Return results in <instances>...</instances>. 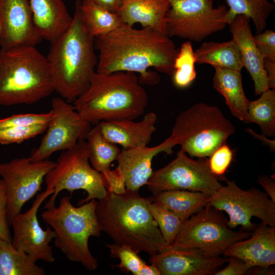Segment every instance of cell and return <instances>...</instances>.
<instances>
[{
  "label": "cell",
  "mask_w": 275,
  "mask_h": 275,
  "mask_svg": "<svg viewBox=\"0 0 275 275\" xmlns=\"http://www.w3.org/2000/svg\"><path fill=\"white\" fill-rule=\"evenodd\" d=\"M170 38L151 28L139 30L122 23L111 33L95 38L99 52L96 71L139 73L142 85H156L160 77L148 68L172 76L174 71L178 49Z\"/></svg>",
  "instance_id": "1"
},
{
  "label": "cell",
  "mask_w": 275,
  "mask_h": 275,
  "mask_svg": "<svg viewBox=\"0 0 275 275\" xmlns=\"http://www.w3.org/2000/svg\"><path fill=\"white\" fill-rule=\"evenodd\" d=\"M149 199L139 191L122 194L107 190L96 202L95 212L101 232L117 244L125 245L138 253L150 256L167 249L166 243L148 207Z\"/></svg>",
  "instance_id": "2"
},
{
  "label": "cell",
  "mask_w": 275,
  "mask_h": 275,
  "mask_svg": "<svg viewBox=\"0 0 275 275\" xmlns=\"http://www.w3.org/2000/svg\"><path fill=\"white\" fill-rule=\"evenodd\" d=\"M81 0H77L72 23L51 43L46 56L54 91L73 102L88 88L98 63L95 38L86 31L81 19Z\"/></svg>",
  "instance_id": "3"
},
{
  "label": "cell",
  "mask_w": 275,
  "mask_h": 275,
  "mask_svg": "<svg viewBox=\"0 0 275 275\" xmlns=\"http://www.w3.org/2000/svg\"><path fill=\"white\" fill-rule=\"evenodd\" d=\"M148 101L147 93L136 74L130 71L101 73L95 71L90 85L73 105L92 123L131 119L142 116Z\"/></svg>",
  "instance_id": "4"
},
{
  "label": "cell",
  "mask_w": 275,
  "mask_h": 275,
  "mask_svg": "<svg viewBox=\"0 0 275 275\" xmlns=\"http://www.w3.org/2000/svg\"><path fill=\"white\" fill-rule=\"evenodd\" d=\"M54 91L46 57L35 46L0 49V105L32 104Z\"/></svg>",
  "instance_id": "5"
},
{
  "label": "cell",
  "mask_w": 275,
  "mask_h": 275,
  "mask_svg": "<svg viewBox=\"0 0 275 275\" xmlns=\"http://www.w3.org/2000/svg\"><path fill=\"white\" fill-rule=\"evenodd\" d=\"M96 202L93 199L75 207L65 196L58 207L47 208L41 214L43 221L54 232V245L69 260L80 263L89 271L96 270L98 266L89 246V238L99 237L101 233L95 212Z\"/></svg>",
  "instance_id": "6"
},
{
  "label": "cell",
  "mask_w": 275,
  "mask_h": 275,
  "mask_svg": "<svg viewBox=\"0 0 275 275\" xmlns=\"http://www.w3.org/2000/svg\"><path fill=\"white\" fill-rule=\"evenodd\" d=\"M235 132L217 106L201 102L178 115L171 135L189 156L200 158L209 157Z\"/></svg>",
  "instance_id": "7"
},
{
  "label": "cell",
  "mask_w": 275,
  "mask_h": 275,
  "mask_svg": "<svg viewBox=\"0 0 275 275\" xmlns=\"http://www.w3.org/2000/svg\"><path fill=\"white\" fill-rule=\"evenodd\" d=\"M223 211L208 205L186 219L170 246L199 250L205 256H223L235 243L249 238L252 232L234 231Z\"/></svg>",
  "instance_id": "8"
},
{
  "label": "cell",
  "mask_w": 275,
  "mask_h": 275,
  "mask_svg": "<svg viewBox=\"0 0 275 275\" xmlns=\"http://www.w3.org/2000/svg\"><path fill=\"white\" fill-rule=\"evenodd\" d=\"M44 180L46 189L53 190L44 209L55 205L57 197L63 190H67L70 195L78 189L86 191L87 196L79 202L81 204L93 199H101L107 193L101 174L90 162L86 140H80L73 148L63 151Z\"/></svg>",
  "instance_id": "9"
},
{
  "label": "cell",
  "mask_w": 275,
  "mask_h": 275,
  "mask_svg": "<svg viewBox=\"0 0 275 275\" xmlns=\"http://www.w3.org/2000/svg\"><path fill=\"white\" fill-rule=\"evenodd\" d=\"M165 18L167 34L190 41L201 42L224 29L227 7H214L213 0H169Z\"/></svg>",
  "instance_id": "10"
},
{
  "label": "cell",
  "mask_w": 275,
  "mask_h": 275,
  "mask_svg": "<svg viewBox=\"0 0 275 275\" xmlns=\"http://www.w3.org/2000/svg\"><path fill=\"white\" fill-rule=\"evenodd\" d=\"M208 205L228 214L227 224L232 229L240 226L243 230L253 232L258 225L252 222L253 217L275 227V202L255 188L243 190L234 181L227 180L211 196Z\"/></svg>",
  "instance_id": "11"
},
{
  "label": "cell",
  "mask_w": 275,
  "mask_h": 275,
  "mask_svg": "<svg viewBox=\"0 0 275 275\" xmlns=\"http://www.w3.org/2000/svg\"><path fill=\"white\" fill-rule=\"evenodd\" d=\"M219 179L210 171L206 158L195 160L180 149L175 159L153 172L146 185L153 195L180 189L211 196L222 186Z\"/></svg>",
  "instance_id": "12"
},
{
  "label": "cell",
  "mask_w": 275,
  "mask_h": 275,
  "mask_svg": "<svg viewBox=\"0 0 275 275\" xmlns=\"http://www.w3.org/2000/svg\"><path fill=\"white\" fill-rule=\"evenodd\" d=\"M51 118L39 146L30 155L33 161L48 159L54 152L73 148L86 140L91 123L85 120L71 104L61 97L52 98Z\"/></svg>",
  "instance_id": "13"
},
{
  "label": "cell",
  "mask_w": 275,
  "mask_h": 275,
  "mask_svg": "<svg viewBox=\"0 0 275 275\" xmlns=\"http://www.w3.org/2000/svg\"><path fill=\"white\" fill-rule=\"evenodd\" d=\"M55 165L56 162L48 159L35 161L30 157L0 163V177L6 190L10 226L24 205L41 190L46 175Z\"/></svg>",
  "instance_id": "14"
},
{
  "label": "cell",
  "mask_w": 275,
  "mask_h": 275,
  "mask_svg": "<svg viewBox=\"0 0 275 275\" xmlns=\"http://www.w3.org/2000/svg\"><path fill=\"white\" fill-rule=\"evenodd\" d=\"M53 190L46 189L38 194L32 207L24 213H19L12 219L11 243L17 250L27 254L34 261L43 260L48 263L55 261L49 243L55 237L54 232L48 227L43 230L37 218L38 210L44 200Z\"/></svg>",
  "instance_id": "15"
},
{
  "label": "cell",
  "mask_w": 275,
  "mask_h": 275,
  "mask_svg": "<svg viewBox=\"0 0 275 275\" xmlns=\"http://www.w3.org/2000/svg\"><path fill=\"white\" fill-rule=\"evenodd\" d=\"M0 46H35L42 39L35 25L29 0H0Z\"/></svg>",
  "instance_id": "16"
},
{
  "label": "cell",
  "mask_w": 275,
  "mask_h": 275,
  "mask_svg": "<svg viewBox=\"0 0 275 275\" xmlns=\"http://www.w3.org/2000/svg\"><path fill=\"white\" fill-rule=\"evenodd\" d=\"M228 260L224 256L209 258L197 249L170 245L149 258L161 275H214Z\"/></svg>",
  "instance_id": "17"
},
{
  "label": "cell",
  "mask_w": 275,
  "mask_h": 275,
  "mask_svg": "<svg viewBox=\"0 0 275 275\" xmlns=\"http://www.w3.org/2000/svg\"><path fill=\"white\" fill-rule=\"evenodd\" d=\"M176 145L175 140L170 135L154 147L146 146L121 150L115 169L123 178L126 190L139 191L146 185L153 172V158L162 152L171 154L172 149Z\"/></svg>",
  "instance_id": "18"
},
{
  "label": "cell",
  "mask_w": 275,
  "mask_h": 275,
  "mask_svg": "<svg viewBox=\"0 0 275 275\" xmlns=\"http://www.w3.org/2000/svg\"><path fill=\"white\" fill-rule=\"evenodd\" d=\"M251 19L244 15H237L229 24L232 40L237 46L243 67L249 73L254 84V93L260 95L269 88L268 78L264 68V58L255 43L251 26Z\"/></svg>",
  "instance_id": "19"
},
{
  "label": "cell",
  "mask_w": 275,
  "mask_h": 275,
  "mask_svg": "<svg viewBox=\"0 0 275 275\" xmlns=\"http://www.w3.org/2000/svg\"><path fill=\"white\" fill-rule=\"evenodd\" d=\"M157 117L153 112L146 113L140 121L122 119L102 121L96 126L108 141L129 149L147 146L156 130Z\"/></svg>",
  "instance_id": "20"
},
{
  "label": "cell",
  "mask_w": 275,
  "mask_h": 275,
  "mask_svg": "<svg viewBox=\"0 0 275 275\" xmlns=\"http://www.w3.org/2000/svg\"><path fill=\"white\" fill-rule=\"evenodd\" d=\"M223 256L239 258L252 267L274 265L275 227L261 223L250 237L234 244Z\"/></svg>",
  "instance_id": "21"
},
{
  "label": "cell",
  "mask_w": 275,
  "mask_h": 275,
  "mask_svg": "<svg viewBox=\"0 0 275 275\" xmlns=\"http://www.w3.org/2000/svg\"><path fill=\"white\" fill-rule=\"evenodd\" d=\"M169 8V0H122L116 13L130 26L140 23L167 35L165 18Z\"/></svg>",
  "instance_id": "22"
},
{
  "label": "cell",
  "mask_w": 275,
  "mask_h": 275,
  "mask_svg": "<svg viewBox=\"0 0 275 275\" xmlns=\"http://www.w3.org/2000/svg\"><path fill=\"white\" fill-rule=\"evenodd\" d=\"M33 19L42 39L52 42L66 31L72 17L62 0H29Z\"/></svg>",
  "instance_id": "23"
},
{
  "label": "cell",
  "mask_w": 275,
  "mask_h": 275,
  "mask_svg": "<svg viewBox=\"0 0 275 275\" xmlns=\"http://www.w3.org/2000/svg\"><path fill=\"white\" fill-rule=\"evenodd\" d=\"M213 78L214 88L225 98L231 114L239 120L249 123L250 101L244 93L241 71L215 67Z\"/></svg>",
  "instance_id": "24"
},
{
  "label": "cell",
  "mask_w": 275,
  "mask_h": 275,
  "mask_svg": "<svg viewBox=\"0 0 275 275\" xmlns=\"http://www.w3.org/2000/svg\"><path fill=\"white\" fill-rule=\"evenodd\" d=\"M211 196L187 190H169L148 198L186 221L209 204Z\"/></svg>",
  "instance_id": "25"
},
{
  "label": "cell",
  "mask_w": 275,
  "mask_h": 275,
  "mask_svg": "<svg viewBox=\"0 0 275 275\" xmlns=\"http://www.w3.org/2000/svg\"><path fill=\"white\" fill-rule=\"evenodd\" d=\"M196 63L207 64L214 68L240 71L243 63L240 51L232 40L204 42L195 51Z\"/></svg>",
  "instance_id": "26"
},
{
  "label": "cell",
  "mask_w": 275,
  "mask_h": 275,
  "mask_svg": "<svg viewBox=\"0 0 275 275\" xmlns=\"http://www.w3.org/2000/svg\"><path fill=\"white\" fill-rule=\"evenodd\" d=\"M86 140L92 167L101 174L103 179L107 178L112 172L111 164L117 160L121 149L106 139L96 125L91 128Z\"/></svg>",
  "instance_id": "27"
},
{
  "label": "cell",
  "mask_w": 275,
  "mask_h": 275,
  "mask_svg": "<svg viewBox=\"0 0 275 275\" xmlns=\"http://www.w3.org/2000/svg\"><path fill=\"white\" fill-rule=\"evenodd\" d=\"M36 262L11 242L0 240V275H44V269Z\"/></svg>",
  "instance_id": "28"
},
{
  "label": "cell",
  "mask_w": 275,
  "mask_h": 275,
  "mask_svg": "<svg viewBox=\"0 0 275 275\" xmlns=\"http://www.w3.org/2000/svg\"><path fill=\"white\" fill-rule=\"evenodd\" d=\"M80 14L86 31L94 38L111 33L123 23L116 13L91 3L81 2Z\"/></svg>",
  "instance_id": "29"
},
{
  "label": "cell",
  "mask_w": 275,
  "mask_h": 275,
  "mask_svg": "<svg viewBox=\"0 0 275 275\" xmlns=\"http://www.w3.org/2000/svg\"><path fill=\"white\" fill-rule=\"evenodd\" d=\"M228 7L227 24L238 15H244L254 24L257 34L264 31L267 19L274 8V4L269 0H225Z\"/></svg>",
  "instance_id": "30"
},
{
  "label": "cell",
  "mask_w": 275,
  "mask_h": 275,
  "mask_svg": "<svg viewBox=\"0 0 275 275\" xmlns=\"http://www.w3.org/2000/svg\"><path fill=\"white\" fill-rule=\"evenodd\" d=\"M260 97L250 101L248 106L249 123L258 124L265 136H275V91L268 89Z\"/></svg>",
  "instance_id": "31"
},
{
  "label": "cell",
  "mask_w": 275,
  "mask_h": 275,
  "mask_svg": "<svg viewBox=\"0 0 275 275\" xmlns=\"http://www.w3.org/2000/svg\"><path fill=\"white\" fill-rule=\"evenodd\" d=\"M196 59L192 43L183 42L174 59L173 81L174 85L180 89L189 87L196 78L195 69Z\"/></svg>",
  "instance_id": "32"
},
{
  "label": "cell",
  "mask_w": 275,
  "mask_h": 275,
  "mask_svg": "<svg viewBox=\"0 0 275 275\" xmlns=\"http://www.w3.org/2000/svg\"><path fill=\"white\" fill-rule=\"evenodd\" d=\"M148 207L163 238L169 245H171L185 221L155 203L150 202Z\"/></svg>",
  "instance_id": "33"
},
{
  "label": "cell",
  "mask_w": 275,
  "mask_h": 275,
  "mask_svg": "<svg viewBox=\"0 0 275 275\" xmlns=\"http://www.w3.org/2000/svg\"><path fill=\"white\" fill-rule=\"evenodd\" d=\"M112 257L118 258L120 262L114 266L123 271L131 272L134 275H140V271L147 264L139 255L130 247L125 245L113 244H106Z\"/></svg>",
  "instance_id": "34"
},
{
  "label": "cell",
  "mask_w": 275,
  "mask_h": 275,
  "mask_svg": "<svg viewBox=\"0 0 275 275\" xmlns=\"http://www.w3.org/2000/svg\"><path fill=\"white\" fill-rule=\"evenodd\" d=\"M48 124L0 128V144L21 143L44 132Z\"/></svg>",
  "instance_id": "35"
},
{
  "label": "cell",
  "mask_w": 275,
  "mask_h": 275,
  "mask_svg": "<svg viewBox=\"0 0 275 275\" xmlns=\"http://www.w3.org/2000/svg\"><path fill=\"white\" fill-rule=\"evenodd\" d=\"M232 150L226 144L217 148L207 159L210 171L219 178L223 177L233 159Z\"/></svg>",
  "instance_id": "36"
},
{
  "label": "cell",
  "mask_w": 275,
  "mask_h": 275,
  "mask_svg": "<svg viewBox=\"0 0 275 275\" xmlns=\"http://www.w3.org/2000/svg\"><path fill=\"white\" fill-rule=\"evenodd\" d=\"M50 111L41 114H20L13 115L0 119V128L11 126H29L48 124L51 118Z\"/></svg>",
  "instance_id": "37"
},
{
  "label": "cell",
  "mask_w": 275,
  "mask_h": 275,
  "mask_svg": "<svg viewBox=\"0 0 275 275\" xmlns=\"http://www.w3.org/2000/svg\"><path fill=\"white\" fill-rule=\"evenodd\" d=\"M256 47L264 59L275 62V33L266 30L253 36Z\"/></svg>",
  "instance_id": "38"
},
{
  "label": "cell",
  "mask_w": 275,
  "mask_h": 275,
  "mask_svg": "<svg viewBox=\"0 0 275 275\" xmlns=\"http://www.w3.org/2000/svg\"><path fill=\"white\" fill-rule=\"evenodd\" d=\"M7 196L5 184L0 177V240L11 242L12 236L7 217Z\"/></svg>",
  "instance_id": "39"
},
{
  "label": "cell",
  "mask_w": 275,
  "mask_h": 275,
  "mask_svg": "<svg viewBox=\"0 0 275 275\" xmlns=\"http://www.w3.org/2000/svg\"><path fill=\"white\" fill-rule=\"evenodd\" d=\"M228 264L218 270L214 275H243L252 267L243 260L234 257H228Z\"/></svg>",
  "instance_id": "40"
},
{
  "label": "cell",
  "mask_w": 275,
  "mask_h": 275,
  "mask_svg": "<svg viewBox=\"0 0 275 275\" xmlns=\"http://www.w3.org/2000/svg\"><path fill=\"white\" fill-rule=\"evenodd\" d=\"M258 182L262 187L270 199L275 202L274 179L266 175H262L258 177Z\"/></svg>",
  "instance_id": "41"
},
{
  "label": "cell",
  "mask_w": 275,
  "mask_h": 275,
  "mask_svg": "<svg viewBox=\"0 0 275 275\" xmlns=\"http://www.w3.org/2000/svg\"><path fill=\"white\" fill-rule=\"evenodd\" d=\"M82 3H91L105 10L116 13L119 9L122 0H81Z\"/></svg>",
  "instance_id": "42"
},
{
  "label": "cell",
  "mask_w": 275,
  "mask_h": 275,
  "mask_svg": "<svg viewBox=\"0 0 275 275\" xmlns=\"http://www.w3.org/2000/svg\"><path fill=\"white\" fill-rule=\"evenodd\" d=\"M264 68L268 78L269 88L275 89V62L264 59Z\"/></svg>",
  "instance_id": "43"
},
{
  "label": "cell",
  "mask_w": 275,
  "mask_h": 275,
  "mask_svg": "<svg viewBox=\"0 0 275 275\" xmlns=\"http://www.w3.org/2000/svg\"><path fill=\"white\" fill-rule=\"evenodd\" d=\"M247 131L249 132L251 134L253 135L255 137H256V138L258 139L261 141H263V142L266 144L268 145L270 148V149L272 151H274L275 149V145H274V140H271L268 139H267L265 135H259L255 133L254 131L251 130V129H247Z\"/></svg>",
  "instance_id": "44"
},
{
  "label": "cell",
  "mask_w": 275,
  "mask_h": 275,
  "mask_svg": "<svg viewBox=\"0 0 275 275\" xmlns=\"http://www.w3.org/2000/svg\"><path fill=\"white\" fill-rule=\"evenodd\" d=\"M1 25H0V37H1Z\"/></svg>",
  "instance_id": "45"
},
{
  "label": "cell",
  "mask_w": 275,
  "mask_h": 275,
  "mask_svg": "<svg viewBox=\"0 0 275 275\" xmlns=\"http://www.w3.org/2000/svg\"><path fill=\"white\" fill-rule=\"evenodd\" d=\"M273 2L274 3V2H275V0H273Z\"/></svg>",
  "instance_id": "46"
}]
</instances>
